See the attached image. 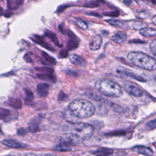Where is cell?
I'll use <instances>...</instances> for the list:
<instances>
[{"label":"cell","instance_id":"cell-1","mask_svg":"<svg viewBox=\"0 0 156 156\" xmlns=\"http://www.w3.org/2000/svg\"><path fill=\"white\" fill-rule=\"evenodd\" d=\"M68 112L76 118H88L95 113V107L88 100L79 99L72 101L68 105Z\"/></svg>","mask_w":156,"mask_h":156},{"label":"cell","instance_id":"cell-2","mask_svg":"<svg viewBox=\"0 0 156 156\" xmlns=\"http://www.w3.org/2000/svg\"><path fill=\"white\" fill-rule=\"evenodd\" d=\"M127 58L133 65L138 68L149 71L154 70L156 68L155 58L144 52H130L127 54Z\"/></svg>","mask_w":156,"mask_h":156},{"label":"cell","instance_id":"cell-3","mask_svg":"<svg viewBox=\"0 0 156 156\" xmlns=\"http://www.w3.org/2000/svg\"><path fill=\"white\" fill-rule=\"evenodd\" d=\"M95 87L101 93L108 97L118 98L123 94L122 90L119 84L107 79L98 80L96 82Z\"/></svg>","mask_w":156,"mask_h":156},{"label":"cell","instance_id":"cell-4","mask_svg":"<svg viewBox=\"0 0 156 156\" xmlns=\"http://www.w3.org/2000/svg\"><path fill=\"white\" fill-rule=\"evenodd\" d=\"M94 132L92 126L86 123H77L73 126L70 133H73L80 142L91 137Z\"/></svg>","mask_w":156,"mask_h":156},{"label":"cell","instance_id":"cell-5","mask_svg":"<svg viewBox=\"0 0 156 156\" xmlns=\"http://www.w3.org/2000/svg\"><path fill=\"white\" fill-rule=\"evenodd\" d=\"M123 87L124 89L131 95L135 96V97H140L142 96L143 93L141 90L137 87L136 85L129 83V82H125L123 83Z\"/></svg>","mask_w":156,"mask_h":156},{"label":"cell","instance_id":"cell-6","mask_svg":"<svg viewBox=\"0 0 156 156\" xmlns=\"http://www.w3.org/2000/svg\"><path fill=\"white\" fill-rule=\"evenodd\" d=\"M102 42V39L100 35H96L94 36L91 38L89 43V46L90 49L93 51L98 50L101 46Z\"/></svg>","mask_w":156,"mask_h":156},{"label":"cell","instance_id":"cell-7","mask_svg":"<svg viewBox=\"0 0 156 156\" xmlns=\"http://www.w3.org/2000/svg\"><path fill=\"white\" fill-rule=\"evenodd\" d=\"M127 38V34L122 31H119L116 32L115 35H113L112 37H111L110 40L115 43H122L124 41H125Z\"/></svg>","mask_w":156,"mask_h":156},{"label":"cell","instance_id":"cell-8","mask_svg":"<svg viewBox=\"0 0 156 156\" xmlns=\"http://www.w3.org/2000/svg\"><path fill=\"white\" fill-rule=\"evenodd\" d=\"M70 62L76 65H83L85 64V60L80 55L76 54H71L69 55Z\"/></svg>","mask_w":156,"mask_h":156},{"label":"cell","instance_id":"cell-9","mask_svg":"<svg viewBox=\"0 0 156 156\" xmlns=\"http://www.w3.org/2000/svg\"><path fill=\"white\" fill-rule=\"evenodd\" d=\"M2 143L5 145L6 146L10 147H13V148H22L26 146L23 143H21L16 140H5L2 141Z\"/></svg>","mask_w":156,"mask_h":156},{"label":"cell","instance_id":"cell-10","mask_svg":"<svg viewBox=\"0 0 156 156\" xmlns=\"http://www.w3.org/2000/svg\"><path fill=\"white\" fill-rule=\"evenodd\" d=\"M31 40L34 41L35 43L42 46L43 47L45 48L46 49H49L50 51H53V48L49 45V44H48L46 42H45L43 38L40 37V36H38V35H34L33 37L31 38Z\"/></svg>","mask_w":156,"mask_h":156},{"label":"cell","instance_id":"cell-11","mask_svg":"<svg viewBox=\"0 0 156 156\" xmlns=\"http://www.w3.org/2000/svg\"><path fill=\"white\" fill-rule=\"evenodd\" d=\"M72 147L71 146L63 142H60L59 144L53 147V150L58 152H67L70 151Z\"/></svg>","mask_w":156,"mask_h":156},{"label":"cell","instance_id":"cell-12","mask_svg":"<svg viewBox=\"0 0 156 156\" xmlns=\"http://www.w3.org/2000/svg\"><path fill=\"white\" fill-rule=\"evenodd\" d=\"M48 90H49V85L46 83H41L38 84L37 87V91L38 94L41 96H46L48 93Z\"/></svg>","mask_w":156,"mask_h":156},{"label":"cell","instance_id":"cell-13","mask_svg":"<svg viewBox=\"0 0 156 156\" xmlns=\"http://www.w3.org/2000/svg\"><path fill=\"white\" fill-rule=\"evenodd\" d=\"M140 34L145 37H154L156 35V30L154 28L146 27L140 30Z\"/></svg>","mask_w":156,"mask_h":156},{"label":"cell","instance_id":"cell-14","mask_svg":"<svg viewBox=\"0 0 156 156\" xmlns=\"http://www.w3.org/2000/svg\"><path fill=\"white\" fill-rule=\"evenodd\" d=\"M116 71L121 74H123V75H126L127 76H130L131 77H133V78H135L136 79H138V80H140V81H142L140 79H139L138 77H137L135 74H134L132 72L130 71V70L124 68V67H122V66H119L117 69H116Z\"/></svg>","mask_w":156,"mask_h":156},{"label":"cell","instance_id":"cell-15","mask_svg":"<svg viewBox=\"0 0 156 156\" xmlns=\"http://www.w3.org/2000/svg\"><path fill=\"white\" fill-rule=\"evenodd\" d=\"M136 151L140 154H143L147 156H152L153 155L154 152L152 149L149 147H146L144 146H139L136 148Z\"/></svg>","mask_w":156,"mask_h":156},{"label":"cell","instance_id":"cell-16","mask_svg":"<svg viewBox=\"0 0 156 156\" xmlns=\"http://www.w3.org/2000/svg\"><path fill=\"white\" fill-rule=\"evenodd\" d=\"M44 35H45L46 37H48V38H49L52 40V41L56 46H60V43H59V41H58V38H57L56 35H55L54 33H53L52 32L49 31V30H46V31L44 32Z\"/></svg>","mask_w":156,"mask_h":156},{"label":"cell","instance_id":"cell-17","mask_svg":"<svg viewBox=\"0 0 156 156\" xmlns=\"http://www.w3.org/2000/svg\"><path fill=\"white\" fill-rule=\"evenodd\" d=\"M105 21L112 26H114L118 27H124V26L126 25V23L124 21L118 20L110 19V20H106Z\"/></svg>","mask_w":156,"mask_h":156},{"label":"cell","instance_id":"cell-18","mask_svg":"<svg viewBox=\"0 0 156 156\" xmlns=\"http://www.w3.org/2000/svg\"><path fill=\"white\" fill-rule=\"evenodd\" d=\"M74 38L76 37H73V38H71L68 41V43H67V47L68 49L69 50H73V49H75L76 48H77L79 46L78 42L77 41L76 39H75Z\"/></svg>","mask_w":156,"mask_h":156},{"label":"cell","instance_id":"cell-19","mask_svg":"<svg viewBox=\"0 0 156 156\" xmlns=\"http://www.w3.org/2000/svg\"><path fill=\"white\" fill-rule=\"evenodd\" d=\"M132 27L135 30H141L147 27V24L143 21H135L132 24Z\"/></svg>","mask_w":156,"mask_h":156},{"label":"cell","instance_id":"cell-20","mask_svg":"<svg viewBox=\"0 0 156 156\" xmlns=\"http://www.w3.org/2000/svg\"><path fill=\"white\" fill-rule=\"evenodd\" d=\"M74 22H75L76 26H78L79 28H80L82 29L85 30V29H87L88 28L87 24L83 20H82L76 19Z\"/></svg>","mask_w":156,"mask_h":156},{"label":"cell","instance_id":"cell-21","mask_svg":"<svg viewBox=\"0 0 156 156\" xmlns=\"http://www.w3.org/2000/svg\"><path fill=\"white\" fill-rule=\"evenodd\" d=\"M149 49L150 51L154 55L156 54V40L154 39L152 40L149 44Z\"/></svg>","mask_w":156,"mask_h":156},{"label":"cell","instance_id":"cell-22","mask_svg":"<svg viewBox=\"0 0 156 156\" xmlns=\"http://www.w3.org/2000/svg\"><path fill=\"white\" fill-rule=\"evenodd\" d=\"M99 6L98 2L94 1H91L83 5V7H87V8H94Z\"/></svg>","mask_w":156,"mask_h":156},{"label":"cell","instance_id":"cell-23","mask_svg":"<svg viewBox=\"0 0 156 156\" xmlns=\"http://www.w3.org/2000/svg\"><path fill=\"white\" fill-rule=\"evenodd\" d=\"M42 55L44 57V58L48 62L52 63H55V60H54V58H53L52 57H51L50 55H49L47 53L44 52H42Z\"/></svg>","mask_w":156,"mask_h":156},{"label":"cell","instance_id":"cell-24","mask_svg":"<svg viewBox=\"0 0 156 156\" xmlns=\"http://www.w3.org/2000/svg\"><path fill=\"white\" fill-rule=\"evenodd\" d=\"M156 121L155 119H154L152 121H150L149 122H148L146 126L147 129H154L155 128V125H156Z\"/></svg>","mask_w":156,"mask_h":156},{"label":"cell","instance_id":"cell-25","mask_svg":"<svg viewBox=\"0 0 156 156\" xmlns=\"http://www.w3.org/2000/svg\"><path fill=\"white\" fill-rule=\"evenodd\" d=\"M105 149H99V151H97L96 152H95V154H97V155H104V154L105 155H108V154L111 153L112 152V151L111 150H109V149H107L105 151Z\"/></svg>","mask_w":156,"mask_h":156},{"label":"cell","instance_id":"cell-26","mask_svg":"<svg viewBox=\"0 0 156 156\" xmlns=\"http://www.w3.org/2000/svg\"><path fill=\"white\" fill-rule=\"evenodd\" d=\"M119 13L118 10H115V11H112V12H105L104 13V15L105 16H112V17H115V16H118L119 15Z\"/></svg>","mask_w":156,"mask_h":156},{"label":"cell","instance_id":"cell-27","mask_svg":"<svg viewBox=\"0 0 156 156\" xmlns=\"http://www.w3.org/2000/svg\"><path fill=\"white\" fill-rule=\"evenodd\" d=\"M138 17H139L140 18H146V17H147L149 16L148 13L145 11V10H143V11H140L138 15H137Z\"/></svg>","mask_w":156,"mask_h":156},{"label":"cell","instance_id":"cell-28","mask_svg":"<svg viewBox=\"0 0 156 156\" xmlns=\"http://www.w3.org/2000/svg\"><path fill=\"white\" fill-rule=\"evenodd\" d=\"M68 55V51L63 49L60 52V56L61 57H66Z\"/></svg>","mask_w":156,"mask_h":156},{"label":"cell","instance_id":"cell-29","mask_svg":"<svg viewBox=\"0 0 156 156\" xmlns=\"http://www.w3.org/2000/svg\"><path fill=\"white\" fill-rule=\"evenodd\" d=\"M87 14L88 15H91V16H98V17H101V16L98 13H94V12H91V13H87Z\"/></svg>","mask_w":156,"mask_h":156},{"label":"cell","instance_id":"cell-30","mask_svg":"<svg viewBox=\"0 0 156 156\" xmlns=\"http://www.w3.org/2000/svg\"><path fill=\"white\" fill-rule=\"evenodd\" d=\"M129 43H145V41H143L141 40H132V41H130Z\"/></svg>","mask_w":156,"mask_h":156},{"label":"cell","instance_id":"cell-31","mask_svg":"<svg viewBox=\"0 0 156 156\" xmlns=\"http://www.w3.org/2000/svg\"><path fill=\"white\" fill-rule=\"evenodd\" d=\"M123 2L126 5H129L132 2V0H123Z\"/></svg>","mask_w":156,"mask_h":156},{"label":"cell","instance_id":"cell-32","mask_svg":"<svg viewBox=\"0 0 156 156\" xmlns=\"http://www.w3.org/2000/svg\"><path fill=\"white\" fill-rule=\"evenodd\" d=\"M15 2L18 5H21L23 3V0H15Z\"/></svg>","mask_w":156,"mask_h":156},{"label":"cell","instance_id":"cell-33","mask_svg":"<svg viewBox=\"0 0 156 156\" xmlns=\"http://www.w3.org/2000/svg\"><path fill=\"white\" fill-rule=\"evenodd\" d=\"M24 156H38V155L34 153H28L24 155Z\"/></svg>","mask_w":156,"mask_h":156},{"label":"cell","instance_id":"cell-34","mask_svg":"<svg viewBox=\"0 0 156 156\" xmlns=\"http://www.w3.org/2000/svg\"><path fill=\"white\" fill-rule=\"evenodd\" d=\"M95 95V94H94ZM88 96L89 97H90V98H93V99H94V96H93L91 94H88ZM96 98H97V99H98V101H99V99H98V98H99V97H98L96 94V96H95Z\"/></svg>","mask_w":156,"mask_h":156},{"label":"cell","instance_id":"cell-35","mask_svg":"<svg viewBox=\"0 0 156 156\" xmlns=\"http://www.w3.org/2000/svg\"><path fill=\"white\" fill-rule=\"evenodd\" d=\"M44 156H58V155H56V154H51V153H49V154H46Z\"/></svg>","mask_w":156,"mask_h":156},{"label":"cell","instance_id":"cell-36","mask_svg":"<svg viewBox=\"0 0 156 156\" xmlns=\"http://www.w3.org/2000/svg\"><path fill=\"white\" fill-rule=\"evenodd\" d=\"M152 22H153V23H154V25H155V24H156V23H155V15H154V17H153Z\"/></svg>","mask_w":156,"mask_h":156},{"label":"cell","instance_id":"cell-37","mask_svg":"<svg viewBox=\"0 0 156 156\" xmlns=\"http://www.w3.org/2000/svg\"><path fill=\"white\" fill-rule=\"evenodd\" d=\"M2 14H3V10L2 8L0 7V16L2 15Z\"/></svg>","mask_w":156,"mask_h":156},{"label":"cell","instance_id":"cell-38","mask_svg":"<svg viewBox=\"0 0 156 156\" xmlns=\"http://www.w3.org/2000/svg\"><path fill=\"white\" fill-rule=\"evenodd\" d=\"M2 133V131H1V127H0V133Z\"/></svg>","mask_w":156,"mask_h":156},{"label":"cell","instance_id":"cell-39","mask_svg":"<svg viewBox=\"0 0 156 156\" xmlns=\"http://www.w3.org/2000/svg\"><path fill=\"white\" fill-rule=\"evenodd\" d=\"M1 1H2V0H1Z\"/></svg>","mask_w":156,"mask_h":156}]
</instances>
